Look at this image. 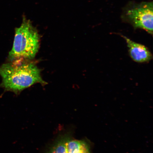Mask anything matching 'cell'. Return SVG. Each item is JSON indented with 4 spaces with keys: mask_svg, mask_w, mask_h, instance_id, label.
I'll use <instances>...</instances> for the list:
<instances>
[{
    "mask_svg": "<svg viewBox=\"0 0 153 153\" xmlns=\"http://www.w3.org/2000/svg\"><path fill=\"white\" fill-rule=\"evenodd\" d=\"M41 70L32 60H15L0 66L2 82L0 88L5 91H11L16 95L35 84L45 85Z\"/></svg>",
    "mask_w": 153,
    "mask_h": 153,
    "instance_id": "1",
    "label": "cell"
},
{
    "mask_svg": "<svg viewBox=\"0 0 153 153\" xmlns=\"http://www.w3.org/2000/svg\"><path fill=\"white\" fill-rule=\"evenodd\" d=\"M40 36L30 20L23 18L22 24L15 28L12 49L7 57L8 62L15 60H32L39 51Z\"/></svg>",
    "mask_w": 153,
    "mask_h": 153,
    "instance_id": "2",
    "label": "cell"
},
{
    "mask_svg": "<svg viewBox=\"0 0 153 153\" xmlns=\"http://www.w3.org/2000/svg\"><path fill=\"white\" fill-rule=\"evenodd\" d=\"M152 2L131 3L123 13L124 19L135 28H140L153 33V7Z\"/></svg>",
    "mask_w": 153,
    "mask_h": 153,
    "instance_id": "3",
    "label": "cell"
},
{
    "mask_svg": "<svg viewBox=\"0 0 153 153\" xmlns=\"http://www.w3.org/2000/svg\"><path fill=\"white\" fill-rule=\"evenodd\" d=\"M122 37L125 40L128 48L130 56L134 62L143 63L152 60V53L145 46L135 42L125 36H122Z\"/></svg>",
    "mask_w": 153,
    "mask_h": 153,
    "instance_id": "4",
    "label": "cell"
},
{
    "mask_svg": "<svg viewBox=\"0 0 153 153\" xmlns=\"http://www.w3.org/2000/svg\"><path fill=\"white\" fill-rule=\"evenodd\" d=\"M68 153H91L89 145L85 141L69 140L68 143Z\"/></svg>",
    "mask_w": 153,
    "mask_h": 153,
    "instance_id": "5",
    "label": "cell"
},
{
    "mask_svg": "<svg viewBox=\"0 0 153 153\" xmlns=\"http://www.w3.org/2000/svg\"><path fill=\"white\" fill-rule=\"evenodd\" d=\"M68 134L61 136L50 149L48 153H68V143L70 139Z\"/></svg>",
    "mask_w": 153,
    "mask_h": 153,
    "instance_id": "6",
    "label": "cell"
}]
</instances>
